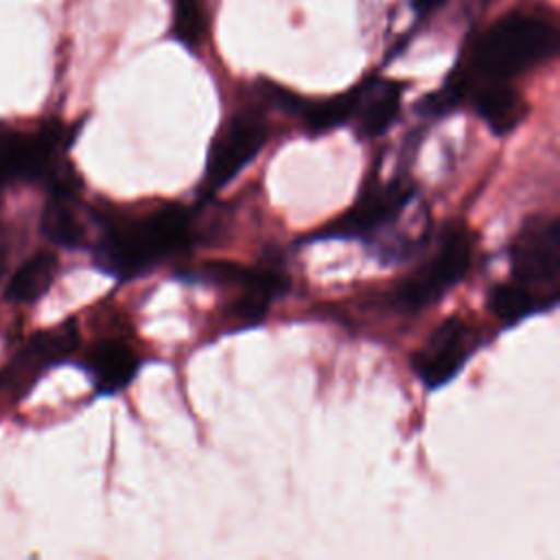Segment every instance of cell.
<instances>
[{"label":"cell","mask_w":560,"mask_h":560,"mask_svg":"<svg viewBox=\"0 0 560 560\" xmlns=\"http://www.w3.org/2000/svg\"><path fill=\"white\" fill-rule=\"evenodd\" d=\"M96 223L94 265L118 280L142 276L192 245V212L179 203H162L147 214H96Z\"/></svg>","instance_id":"obj_1"},{"label":"cell","mask_w":560,"mask_h":560,"mask_svg":"<svg viewBox=\"0 0 560 560\" xmlns=\"http://www.w3.org/2000/svg\"><path fill=\"white\" fill-rule=\"evenodd\" d=\"M79 127L59 120L42 122L33 131L0 125V192L15 182L42 184L48 195L79 197L81 179L63 162Z\"/></svg>","instance_id":"obj_2"},{"label":"cell","mask_w":560,"mask_h":560,"mask_svg":"<svg viewBox=\"0 0 560 560\" xmlns=\"http://www.w3.org/2000/svg\"><path fill=\"white\" fill-rule=\"evenodd\" d=\"M558 31L542 18L514 13L499 20L475 48V68L492 81H508L551 59Z\"/></svg>","instance_id":"obj_3"},{"label":"cell","mask_w":560,"mask_h":560,"mask_svg":"<svg viewBox=\"0 0 560 560\" xmlns=\"http://www.w3.org/2000/svg\"><path fill=\"white\" fill-rule=\"evenodd\" d=\"M470 260L472 241L468 230L459 223H448L433 258L396 289L394 306L402 313H416L440 302L468 273Z\"/></svg>","instance_id":"obj_4"},{"label":"cell","mask_w":560,"mask_h":560,"mask_svg":"<svg viewBox=\"0 0 560 560\" xmlns=\"http://www.w3.org/2000/svg\"><path fill=\"white\" fill-rule=\"evenodd\" d=\"M416 192V184L407 175H396L389 182L372 177L365 182L354 206L328 223L315 238H368L392 225Z\"/></svg>","instance_id":"obj_5"},{"label":"cell","mask_w":560,"mask_h":560,"mask_svg":"<svg viewBox=\"0 0 560 560\" xmlns=\"http://www.w3.org/2000/svg\"><path fill=\"white\" fill-rule=\"evenodd\" d=\"M79 346V328L74 319L39 330L26 339V343L11 357V361L0 370V392H7L11 400L24 398L39 376L72 357Z\"/></svg>","instance_id":"obj_6"},{"label":"cell","mask_w":560,"mask_h":560,"mask_svg":"<svg viewBox=\"0 0 560 560\" xmlns=\"http://www.w3.org/2000/svg\"><path fill=\"white\" fill-rule=\"evenodd\" d=\"M512 280L540 291L558 293L560 225L558 219L532 217L523 223L510 245Z\"/></svg>","instance_id":"obj_7"},{"label":"cell","mask_w":560,"mask_h":560,"mask_svg":"<svg viewBox=\"0 0 560 560\" xmlns=\"http://www.w3.org/2000/svg\"><path fill=\"white\" fill-rule=\"evenodd\" d=\"M475 328L459 315H451L435 326L431 337L411 357V370L427 389H440L451 383L477 352Z\"/></svg>","instance_id":"obj_8"},{"label":"cell","mask_w":560,"mask_h":560,"mask_svg":"<svg viewBox=\"0 0 560 560\" xmlns=\"http://www.w3.org/2000/svg\"><path fill=\"white\" fill-rule=\"evenodd\" d=\"M267 122L254 112L236 114L212 140L206 160V182L212 190L228 186L267 144Z\"/></svg>","instance_id":"obj_9"},{"label":"cell","mask_w":560,"mask_h":560,"mask_svg":"<svg viewBox=\"0 0 560 560\" xmlns=\"http://www.w3.org/2000/svg\"><path fill=\"white\" fill-rule=\"evenodd\" d=\"M81 365L88 372L96 394L114 396L136 378L140 359L125 341L103 339L90 346L81 359Z\"/></svg>","instance_id":"obj_10"},{"label":"cell","mask_w":560,"mask_h":560,"mask_svg":"<svg viewBox=\"0 0 560 560\" xmlns=\"http://www.w3.org/2000/svg\"><path fill=\"white\" fill-rule=\"evenodd\" d=\"M402 85L398 81L370 79L359 85V101L354 118L363 138L383 136L400 114Z\"/></svg>","instance_id":"obj_11"},{"label":"cell","mask_w":560,"mask_h":560,"mask_svg":"<svg viewBox=\"0 0 560 560\" xmlns=\"http://www.w3.org/2000/svg\"><path fill=\"white\" fill-rule=\"evenodd\" d=\"M475 112L494 136L512 133L525 118L527 105L523 96L508 85V81H492L477 90Z\"/></svg>","instance_id":"obj_12"},{"label":"cell","mask_w":560,"mask_h":560,"mask_svg":"<svg viewBox=\"0 0 560 560\" xmlns=\"http://www.w3.org/2000/svg\"><path fill=\"white\" fill-rule=\"evenodd\" d=\"M558 293H540L516 280L494 284L488 293V308L505 326H514L532 315L556 308Z\"/></svg>","instance_id":"obj_13"},{"label":"cell","mask_w":560,"mask_h":560,"mask_svg":"<svg viewBox=\"0 0 560 560\" xmlns=\"http://www.w3.org/2000/svg\"><path fill=\"white\" fill-rule=\"evenodd\" d=\"M287 289H289L287 273L278 267L265 265L258 269L256 280L249 287L241 289L243 293L232 304L230 315L245 326H256L265 319L273 300H278Z\"/></svg>","instance_id":"obj_14"},{"label":"cell","mask_w":560,"mask_h":560,"mask_svg":"<svg viewBox=\"0 0 560 560\" xmlns=\"http://www.w3.org/2000/svg\"><path fill=\"white\" fill-rule=\"evenodd\" d=\"M74 201L77 197L48 195L42 210L39 225L44 236L63 249H79L88 241V228L74 210Z\"/></svg>","instance_id":"obj_15"},{"label":"cell","mask_w":560,"mask_h":560,"mask_svg":"<svg viewBox=\"0 0 560 560\" xmlns=\"http://www.w3.org/2000/svg\"><path fill=\"white\" fill-rule=\"evenodd\" d=\"M57 256L52 252H37L9 280L7 300L15 304H33L48 293L57 276Z\"/></svg>","instance_id":"obj_16"},{"label":"cell","mask_w":560,"mask_h":560,"mask_svg":"<svg viewBox=\"0 0 560 560\" xmlns=\"http://www.w3.org/2000/svg\"><path fill=\"white\" fill-rule=\"evenodd\" d=\"M357 101H359V85L343 94L324 98V101H304L302 98L295 116H300L304 120L308 133H324V131L341 127L350 118H354Z\"/></svg>","instance_id":"obj_17"},{"label":"cell","mask_w":560,"mask_h":560,"mask_svg":"<svg viewBox=\"0 0 560 560\" xmlns=\"http://www.w3.org/2000/svg\"><path fill=\"white\" fill-rule=\"evenodd\" d=\"M466 92L468 81L462 74H451L440 90L427 94L422 101L416 103V112L427 118H442L459 107V103L466 98Z\"/></svg>","instance_id":"obj_18"},{"label":"cell","mask_w":560,"mask_h":560,"mask_svg":"<svg viewBox=\"0 0 560 560\" xmlns=\"http://www.w3.org/2000/svg\"><path fill=\"white\" fill-rule=\"evenodd\" d=\"M206 33V18L199 0H173V35L186 44L197 46Z\"/></svg>","instance_id":"obj_19"},{"label":"cell","mask_w":560,"mask_h":560,"mask_svg":"<svg viewBox=\"0 0 560 560\" xmlns=\"http://www.w3.org/2000/svg\"><path fill=\"white\" fill-rule=\"evenodd\" d=\"M444 0H413V9L420 11V13H427V11H433L435 7H440Z\"/></svg>","instance_id":"obj_20"},{"label":"cell","mask_w":560,"mask_h":560,"mask_svg":"<svg viewBox=\"0 0 560 560\" xmlns=\"http://www.w3.org/2000/svg\"><path fill=\"white\" fill-rule=\"evenodd\" d=\"M4 267H7V245L0 241V276L4 273Z\"/></svg>","instance_id":"obj_21"}]
</instances>
